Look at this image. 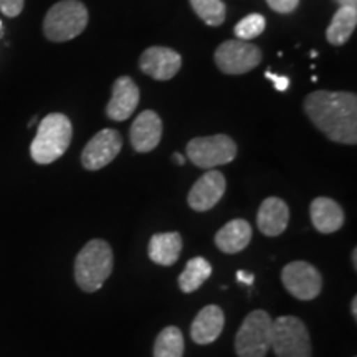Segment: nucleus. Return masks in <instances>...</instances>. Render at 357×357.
Wrapping results in <instances>:
<instances>
[{"mask_svg": "<svg viewBox=\"0 0 357 357\" xmlns=\"http://www.w3.org/2000/svg\"><path fill=\"white\" fill-rule=\"evenodd\" d=\"M311 123L329 139L354 146L357 142V96L347 91L311 93L305 100Z\"/></svg>", "mask_w": 357, "mask_h": 357, "instance_id": "obj_1", "label": "nucleus"}, {"mask_svg": "<svg viewBox=\"0 0 357 357\" xmlns=\"http://www.w3.org/2000/svg\"><path fill=\"white\" fill-rule=\"evenodd\" d=\"M73 137L71 121L61 113H52L40 121L37 136L30 144V155L37 164L47 166L66 153Z\"/></svg>", "mask_w": 357, "mask_h": 357, "instance_id": "obj_2", "label": "nucleus"}, {"mask_svg": "<svg viewBox=\"0 0 357 357\" xmlns=\"http://www.w3.org/2000/svg\"><path fill=\"white\" fill-rule=\"evenodd\" d=\"M113 250L105 240L88 242L75 260V280L83 291L95 293L113 273Z\"/></svg>", "mask_w": 357, "mask_h": 357, "instance_id": "obj_3", "label": "nucleus"}, {"mask_svg": "<svg viewBox=\"0 0 357 357\" xmlns=\"http://www.w3.org/2000/svg\"><path fill=\"white\" fill-rule=\"evenodd\" d=\"M88 25V10L79 0H61L47 12L43 20L45 37L52 42L77 38Z\"/></svg>", "mask_w": 357, "mask_h": 357, "instance_id": "obj_4", "label": "nucleus"}, {"mask_svg": "<svg viewBox=\"0 0 357 357\" xmlns=\"http://www.w3.org/2000/svg\"><path fill=\"white\" fill-rule=\"evenodd\" d=\"M276 357H311V339L306 324L294 316H280L271 326V347Z\"/></svg>", "mask_w": 357, "mask_h": 357, "instance_id": "obj_5", "label": "nucleus"}, {"mask_svg": "<svg viewBox=\"0 0 357 357\" xmlns=\"http://www.w3.org/2000/svg\"><path fill=\"white\" fill-rule=\"evenodd\" d=\"M273 319L266 311H252L243 319L235 337V351L238 357H266L271 347Z\"/></svg>", "mask_w": 357, "mask_h": 357, "instance_id": "obj_6", "label": "nucleus"}, {"mask_svg": "<svg viewBox=\"0 0 357 357\" xmlns=\"http://www.w3.org/2000/svg\"><path fill=\"white\" fill-rule=\"evenodd\" d=\"M236 155V144L227 134L194 137L187 144V158L197 167L215 169L229 164Z\"/></svg>", "mask_w": 357, "mask_h": 357, "instance_id": "obj_7", "label": "nucleus"}, {"mask_svg": "<svg viewBox=\"0 0 357 357\" xmlns=\"http://www.w3.org/2000/svg\"><path fill=\"white\" fill-rule=\"evenodd\" d=\"M261 50L245 40H227L215 50V63L227 75H243L257 68Z\"/></svg>", "mask_w": 357, "mask_h": 357, "instance_id": "obj_8", "label": "nucleus"}, {"mask_svg": "<svg viewBox=\"0 0 357 357\" xmlns=\"http://www.w3.org/2000/svg\"><path fill=\"white\" fill-rule=\"evenodd\" d=\"M281 281L288 293L296 300L311 301L323 289V276L319 270L306 261H291L281 270Z\"/></svg>", "mask_w": 357, "mask_h": 357, "instance_id": "obj_9", "label": "nucleus"}, {"mask_svg": "<svg viewBox=\"0 0 357 357\" xmlns=\"http://www.w3.org/2000/svg\"><path fill=\"white\" fill-rule=\"evenodd\" d=\"M123 147V137L116 129H102L84 146L82 164L86 171H100L113 162Z\"/></svg>", "mask_w": 357, "mask_h": 357, "instance_id": "obj_10", "label": "nucleus"}, {"mask_svg": "<svg viewBox=\"0 0 357 357\" xmlns=\"http://www.w3.org/2000/svg\"><path fill=\"white\" fill-rule=\"evenodd\" d=\"M182 58L176 50L167 47H151L139 58V68L147 77L169 82L178 73Z\"/></svg>", "mask_w": 357, "mask_h": 357, "instance_id": "obj_11", "label": "nucleus"}, {"mask_svg": "<svg viewBox=\"0 0 357 357\" xmlns=\"http://www.w3.org/2000/svg\"><path fill=\"white\" fill-rule=\"evenodd\" d=\"M227 189V181L222 172L208 171L192 185L189 192V202L190 208L195 212H207L220 202Z\"/></svg>", "mask_w": 357, "mask_h": 357, "instance_id": "obj_12", "label": "nucleus"}, {"mask_svg": "<svg viewBox=\"0 0 357 357\" xmlns=\"http://www.w3.org/2000/svg\"><path fill=\"white\" fill-rule=\"evenodd\" d=\"M141 100L139 86L134 83L132 78L119 77L113 83L111 100L106 106V114L113 121H126L136 111Z\"/></svg>", "mask_w": 357, "mask_h": 357, "instance_id": "obj_13", "label": "nucleus"}, {"mask_svg": "<svg viewBox=\"0 0 357 357\" xmlns=\"http://www.w3.org/2000/svg\"><path fill=\"white\" fill-rule=\"evenodd\" d=\"M131 144L137 153H151L159 146L162 137V121L153 109H146L134 119L131 132Z\"/></svg>", "mask_w": 357, "mask_h": 357, "instance_id": "obj_14", "label": "nucleus"}, {"mask_svg": "<svg viewBox=\"0 0 357 357\" xmlns=\"http://www.w3.org/2000/svg\"><path fill=\"white\" fill-rule=\"evenodd\" d=\"M223 324H225V316L220 307L217 305L202 307L190 326L192 341L199 346L212 344L222 334Z\"/></svg>", "mask_w": 357, "mask_h": 357, "instance_id": "obj_15", "label": "nucleus"}, {"mask_svg": "<svg viewBox=\"0 0 357 357\" xmlns=\"http://www.w3.org/2000/svg\"><path fill=\"white\" fill-rule=\"evenodd\" d=\"M289 222V208L284 200L268 197L261 202L257 215L258 229L266 236H278L287 230Z\"/></svg>", "mask_w": 357, "mask_h": 357, "instance_id": "obj_16", "label": "nucleus"}, {"mask_svg": "<svg viewBox=\"0 0 357 357\" xmlns=\"http://www.w3.org/2000/svg\"><path fill=\"white\" fill-rule=\"evenodd\" d=\"M311 222L321 234H334L344 225V212L336 200L329 197H318L310 207Z\"/></svg>", "mask_w": 357, "mask_h": 357, "instance_id": "obj_17", "label": "nucleus"}, {"mask_svg": "<svg viewBox=\"0 0 357 357\" xmlns=\"http://www.w3.org/2000/svg\"><path fill=\"white\" fill-rule=\"evenodd\" d=\"M252 235L253 230L252 227H250V223L247 220H243V218H235V220L225 223V225L217 231L215 245L220 252L234 255V253L242 252V250L248 247Z\"/></svg>", "mask_w": 357, "mask_h": 357, "instance_id": "obj_18", "label": "nucleus"}, {"mask_svg": "<svg viewBox=\"0 0 357 357\" xmlns=\"http://www.w3.org/2000/svg\"><path fill=\"white\" fill-rule=\"evenodd\" d=\"M182 250V236L177 231H164L155 234L149 240L147 255L155 265L172 266L178 260Z\"/></svg>", "mask_w": 357, "mask_h": 357, "instance_id": "obj_19", "label": "nucleus"}, {"mask_svg": "<svg viewBox=\"0 0 357 357\" xmlns=\"http://www.w3.org/2000/svg\"><path fill=\"white\" fill-rule=\"evenodd\" d=\"M357 25V7H339L334 13L331 24L326 30V38L334 47H341L351 35L354 33Z\"/></svg>", "mask_w": 357, "mask_h": 357, "instance_id": "obj_20", "label": "nucleus"}, {"mask_svg": "<svg viewBox=\"0 0 357 357\" xmlns=\"http://www.w3.org/2000/svg\"><path fill=\"white\" fill-rule=\"evenodd\" d=\"M212 265L204 257H195L187 261L185 270L178 276V288L184 293H194L211 278Z\"/></svg>", "mask_w": 357, "mask_h": 357, "instance_id": "obj_21", "label": "nucleus"}, {"mask_svg": "<svg viewBox=\"0 0 357 357\" xmlns=\"http://www.w3.org/2000/svg\"><path fill=\"white\" fill-rule=\"evenodd\" d=\"M184 356V336L176 326H167L159 333L154 344V357H182Z\"/></svg>", "mask_w": 357, "mask_h": 357, "instance_id": "obj_22", "label": "nucleus"}, {"mask_svg": "<svg viewBox=\"0 0 357 357\" xmlns=\"http://www.w3.org/2000/svg\"><path fill=\"white\" fill-rule=\"evenodd\" d=\"M190 6L208 26H218L225 22L227 7L222 0H190Z\"/></svg>", "mask_w": 357, "mask_h": 357, "instance_id": "obj_23", "label": "nucleus"}, {"mask_svg": "<svg viewBox=\"0 0 357 357\" xmlns=\"http://www.w3.org/2000/svg\"><path fill=\"white\" fill-rule=\"evenodd\" d=\"M266 26V19L260 13H250V15L245 17L238 22V24L235 25L234 32L236 35V38L238 40H247L250 38H255L258 35L263 33V30H265Z\"/></svg>", "mask_w": 357, "mask_h": 357, "instance_id": "obj_24", "label": "nucleus"}, {"mask_svg": "<svg viewBox=\"0 0 357 357\" xmlns=\"http://www.w3.org/2000/svg\"><path fill=\"white\" fill-rule=\"evenodd\" d=\"M24 2L25 0H0V12L13 19V17L20 15V12L24 10Z\"/></svg>", "mask_w": 357, "mask_h": 357, "instance_id": "obj_25", "label": "nucleus"}, {"mask_svg": "<svg viewBox=\"0 0 357 357\" xmlns=\"http://www.w3.org/2000/svg\"><path fill=\"white\" fill-rule=\"evenodd\" d=\"M266 3L278 13H291L300 6V0H266Z\"/></svg>", "mask_w": 357, "mask_h": 357, "instance_id": "obj_26", "label": "nucleus"}, {"mask_svg": "<svg viewBox=\"0 0 357 357\" xmlns=\"http://www.w3.org/2000/svg\"><path fill=\"white\" fill-rule=\"evenodd\" d=\"M265 77L270 79V82H273L276 91H287L288 86H289V78H287V77L275 75V73H271V71H266Z\"/></svg>", "mask_w": 357, "mask_h": 357, "instance_id": "obj_27", "label": "nucleus"}, {"mask_svg": "<svg viewBox=\"0 0 357 357\" xmlns=\"http://www.w3.org/2000/svg\"><path fill=\"white\" fill-rule=\"evenodd\" d=\"M236 280H238L240 283L253 284V281H255V276H253L252 273H248V271L238 270V271H236Z\"/></svg>", "mask_w": 357, "mask_h": 357, "instance_id": "obj_28", "label": "nucleus"}, {"mask_svg": "<svg viewBox=\"0 0 357 357\" xmlns=\"http://www.w3.org/2000/svg\"><path fill=\"white\" fill-rule=\"evenodd\" d=\"M339 7H357V0H336Z\"/></svg>", "mask_w": 357, "mask_h": 357, "instance_id": "obj_29", "label": "nucleus"}, {"mask_svg": "<svg viewBox=\"0 0 357 357\" xmlns=\"http://www.w3.org/2000/svg\"><path fill=\"white\" fill-rule=\"evenodd\" d=\"M172 160L176 164H178V166H184V164H185V158H184V155L178 154V153H174L172 154Z\"/></svg>", "mask_w": 357, "mask_h": 357, "instance_id": "obj_30", "label": "nucleus"}, {"mask_svg": "<svg viewBox=\"0 0 357 357\" xmlns=\"http://www.w3.org/2000/svg\"><path fill=\"white\" fill-rule=\"evenodd\" d=\"M351 312H352V318L357 319V296L352 298L351 301Z\"/></svg>", "mask_w": 357, "mask_h": 357, "instance_id": "obj_31", "label": "nucleus"}, {"mask_svg": "<svg viewBox=\"0 0 357 357\" xmlns=\"http://www.w3.org/2000/svg\"><path fill=\"white\" fill-rule=\"evenodd\" d=\"M352 265H354V270H357V250H352Z\"/></svg>", "mask_w": 357, "mask_h": 357, "instance_id": "obj_32", "label": "nucleus"}, {"mask_svg": "<svg viewBox=\"0 0 357 357\" xmlns=\"http://www.w3.org/2000/svg\"><path fill=\"white\" fill-rule=\"evenodd\" d=\"M0 29H2V22H0Z\"/></svg>", "mask_w": 357, "mask_h": 357, "instance_id": "obj_33", "label": "nucleus"}]
</instances>
